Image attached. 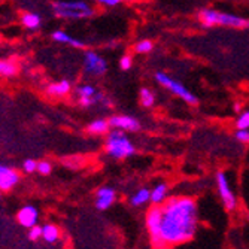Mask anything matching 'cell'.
<instances>
[{"label":"cell","mask_w":249,"mask_h":249,"mask_svg":"<svg viewBox=\"0 0 249 249\" xmlns=\"http://www.w3.org/2000/svg\"><path fill=\"white\" fill-rule=\"evenodd\" d=\"M53 39L57 40V42H61V43H69V45H72V47H75V48H84L85 47L84 42L73 39L72 36H69L66 32H63V30H55L53 33Z\"/></svg>","instance_id":"7c38bea8"},{"label":"cell","mask_w":249,"mask_h":249,"mask_svg":"<svg viewBox=\"0 0 249 249\" xmlns=\"http://www.w3.org/2000/svg\"><path fill=\"white\" fill-rule=\"evenodd\" d=\"M216 185H218V191H219V196L222 198V203L227 211H234L236 209V205H237V200L230 188V184H229V179L225 176V173L219 172L216 175Z\"/></svg>","instance_id":"8992f818"},{"label":"cell","mask_w":249,"mask_h":249,"mask_svg":"<svg viewBox=\"0 0 249 249\" xmlns=\"http://www.w3.org/2000/svg\"><path fill=\"white\" fill-rule=\"evenodd\" d=\"M99 3L102 6H118L121 2H120V0H100Z\"/></svg>","instance_id":"f1b7e54d"},{"label":"cell","mask_w":249,"mask_h":249,"mask_svg":"<svg viewBox=\"0 0 249 249\" xmlns=\"http://www.w3.org/2000/svg\"><path fill=\"white\" fill-rule=\"evenodd\" d=\"M43 234V227H39V225H36V227L30 229L29 231V239L30 240H37L39 237H42Z\"/></svg>","instance_id":"cb8c5ba5"},{"label":"cell","mask_w":249,"mask_h":249,"mask_svg":"<svg viewBox=\"0 0 249 249\" xmlns=\"http://www.w3.org/2000/svg\"><path fill=\"white\" fill-rule=\"evenodd\" d=\"M158 231L151 243L154 249H170L190 240L197 230V206L190 197H173L160 206Z\"/></svg>","instance_id":"6da1fadb"},{"label":"cell","mask_w":249,"mask_h":249,"mask_svg":"<svg viewBox=\"0 0 249 249\" xmlns=\"http://www.w3.org/2000/svg\"><path fill=\"white\" fill-rule=\"evenodd\" d=\"M152 42L151 40H141L138 42V45H136V51H138L139 54H146L152 50Z\"/></svg>","instance_id":"603a6c76"},{"label":"cell","mask_w":249,"mask_h":249,"mask_svg":"<svg viewBox=\"0 0 249 249\" xmlns=\"http://www.w3.org/2000/svg\"><path fill=\"white\" fill-rule=\"evenodd\" d=\"M107 128H109V123L105 120H96L88 125V131L96 133V134H103L107 131Z\"/></svg>","instance_id":"ac0fdd59"},{"label":"cell","mask_w":249,"mask_h":249,"mask_svg":"<svg viewBox=\"0 0 249 249\" xmlns=\"http://www.w3.org/2000/svg\"><path fill=\"white\" fill-rule=\"evenodd\" d=\"M54 12L66 19H84L94 15V9L85 2H55Z\"/></svg>","instance_id":"3957f363"},{"label":"cell","mask_w":249,"mask_h":249,"mask_svg":"<svg viewBox=\"0 0 249 249\" xmlns=\"http://www.w3.org/2000/svg\"><path fill=\"white\" fill-rule=\"evenodd\" d=\"M85 71L88 73H91V75L100 76V75L106 73L107 64H106L103 57H100L99 54L89 51V53L85 54Z\"/></svg>","instance_id":"52a82bcc"},{"label":"cell","mask_w":249,"mask_h":249,"mask_svg":"<svg viewBox=\"0 0 249 249\" xmlns=\"http://www.w3.org/2000/svg\"><path fill=\"white\" fill-rule=\"evenodd\" d=\"M236 139L240 142H249V130H237Z\"/></svg>","instance_id":"83f0119b"},{"label":"cell","mask_w":249,"mask_h":249,"mask_svg":"<svg viewBox=\"0 0 249 249\" xmlns=\"http://www.w3.org/2000/svg\"><path fill=\"white\" fill-rule=\"evenodd\" d=\"M155 79H157L158 82H160L163 87L169 88L173 94H176V96H179L182 100H185L187 103H191V105L197 103L196 96L190 91V89H187L182 84H179L178 81L172 79L169 75H166V73H163V72H157V73H155Z\"/></svg>","instance_id":"5b68a950"},{"label":"cell","mask_w":249,"mask_h":249,"mask_svg":"<svg viewBox=\"0 0 249 249\" xmlns=\"http://www.w3.org/2000/svg\"><path fill=\"white\" fill-rule=\"evenodd\" d=\"M76 91H78L79 99H94L97 96L96 88L91 85H81V87H78Z\"/></svg>","instance_id":"d6986e66"},{"label":"cell","mask_w":249,"mask_h":249,"mask_svg":"<svg viewBox=\"0 0 249 249\" xmlns=\"http://www.w3.org/2000/svg\"><path fill=\"white\" fill-rule=\"evenodd\" d=\"M109 125L110 127H114L117 130H127V131H136V130H139L141 124L139 121L133 118V117H128V115H114V117H110L109 118Z\"/></svg>","instance_id":"ba28073f"},{"label":"cell","mask_w":249,"mask_h":249,"mask_svg":"<svg viewBox=\"0 0 249 249\" xmlns=\"http://www.w3.org/2000/svg\"><path fill=\"white\" fill-rule=\"evenodd\" d=\"M106 152L114 158H125L134 154V146L121 130H114L107 136Z\"/></svg>","instance_id":"277c9868"},{"label":"cell","mask_w":249,"mask_h":249,"mask_svg":"<svg viewBox=\"0 0 249 249\" xmlns=\"http://www.w3.org/2000/svg\"><path fill=\"white\" fill-rule=\"evenodd\" d=\"M141 102L146 107H151L155 103V96H154V93L151 91V89H148V88L141 89Z\"/></svg>","instance_id":"ffe728a7"},{"label":"cell","mask_w":249,"mask_h":249,"mask_svg":"<svg viewBox=\"0 0 249 249\" xmlns=\"http://www.w3.org/2000/svg\"><path fill=\"white\" fill-rule=\"evenodd\" d=\"M42 237L47 240V242H50V243H53V242H55L58 237H60V230H58V227H55V225H53V224H47L43 227V234H42Z\"/></svg>","instance_id":"e0dca14e"},{"label":"cell","mask_w":249,"mask_h":249,"mask_svg":"<svg viewBox=\"0 0 249 249\" xmlns=\"http://www.w3.org/2000/svg\"><path fill=\"white\" fill-rule=\"evenodd\" d=\"M37 172L42 175H50L51 173V163L50 161H39L37 163Z\"/></svg>","instance_id":"d4e9b609"},{"label":"cell","mask_w":249,"mask_h":249,"mask_svg":"<svg viewBox=\"0 0 249 249\" xmlns=\"http://www.w3.org/2000/svg\"><path fill=\"white\" fill-rule=\"evenodd\" d=\"M200 21L205 26H227V27H236V29H243L249 27V19L233 15V14H224L218 12L215 9H203L198 14Z\"/></svg>","instance_id":"7a4b0ae2"},{"label":"cell","mask_w":249,"mask_h":249,"mask_svg":"<svg viewBox=\"0 0 249 249\" xmlns=\"http://www.w3.org/2000/svg\"><path fill=\"white\" fill-rule=\"evenodd\" d=\"M0 196H2V194H0Z\"/></svg>","instance_id":"4dcf8cb0"},{"label":"cell","mask_w":249,"mask_h":249,"mask_svg":"<svg viewBox=\"0 0 249 249\" xmlns=\"http://www.w3.org/2000/svg\"><path fill=\"white\" fill-rule=\"evenodd\" d=\"M18 173L6 166L0 164V191H9L18 184Z\"/></svg>","instance_id":"9c48e42d"},{"label":"cell","mask_w":249,"mask_h":249,"mask_svg":"<svg viewBox=\"0 0 249 249\" xmlns=\"http://www.w3.org/2000/svg\"><path fill=\"white\" fill-rule=\"evenodd\" d=\"M48 94L51 96H66L67 93L71 91V84L67 81H60L57 84H51L48 85Z\"/></svg>","instance_id":"4fadbf2b"},{"label":"cell","mask_w":249,"mask_h":249,"mask_svg":"<svg viewBox=\"0 0 249 249\" xmlns=\"http://www.w3.org/2000/svg\"><path fill=\"white\" fill-rule=\"evenodd\" d=\"M15 73H17V66L14 63L0 60V75H3V76H12Z\"/></svg>","instance_id":"44dd1931"},{"label":"cell","mask_w":249,"mask_h":249,"mask_svg":"<svg viewBox=\"0 0 249 249\" xmlns=\"http://www.w3.org/2000/svg\"><path fill=\"white\" fill-rule=\"evenodd\" d=\"M234 110H236V112H239V110H240V105H239V103H236V105H234Z\"/></svg>","instance_id":"f546056e"},{"label":"cell","mask_w":249,"mask_h":249,"mask_svg":"<svg viewBox=\"0 0 249 249\" xmlns=\"http://www.w3.org/2000/svg\"><path fill=\"white\" fill-rule=\"evenodd\" d=\"M22 167H24V170L27 173H32V172L37 170V163L35 160H26L24 164H22Z\"/></svg>","instance_id":"4316f807"},{"label":"cell","mask_w":249,"mask_h":249,"mask_svg":"<svg viewBox=\"0 0 249 249\" xmlns=\"http://www.w3.org/2000/svg\"><path fill=\"white\" fill-rule=\"evenodd\" d=\"M166 196H167V185L160 184L151 191V201L154 205H161V203L166 200Z\"/></svg>","instance_id":"5bb4252c"},{"label":"cell","mask_w":249,"mask_h":249,"mask_svg":"<svg viewBox=\"0 0 249 249\" xmlns=\"http://www.w3.org/2000/svg\"><path fill=\"white\" fill-rule=\"evenodd\" d=\"M115 200V191L109 187H102L97 191V200H96V208L100 211H106L110 208V205Z\"/></svg>","instance_id":"8fae6325"},{"label":"cell","mask_w":249,"mask_h":249,"mask_svg":"<svg viewBox=\"0 0 249 249\" xmlns=\"http://www.w3.org/2000/svg\"><path fill=\"white\" fill-rule=\"evenodd\" d=\"M18 222L22 227L33 229L37 222V209L35 206H24L18 212Z\"/></svg>","instance_id":"30bf717a"},{"label":"cell","mask_w":249,"mask_h":249,"mask_svg":"<svg viewBox=\"0 0 249 249\" xmlns=\"http://www.w3.org/2000/svg\"><path fill=\"white\" fill-rule=\"evenodd\" d=\"M236 127L239 130H249V110H245L236 121Z\"/></svg>","instance_id":"7402d4cb"},{"label":"cell","mask_w":249,"mask_h":249,"mask_svg":"<svg viewBox=\"0 0 249 249\" xmlns=\"http://www.w3.org/2000/svg\"><path fill=\"white\" fill-rule=\"evenodd\" d=\"M131 64H133V61H131L130 55H123V57H121V60H120V67H121L123 71L131 69Z\"/></svg>","instance_id":"484cf974"},{"label":"cell","mask_w":249,"mask_h":249,"mask_svg":"<svg viewBox=\"0 0 249 249\" xmlns=\"http://www.w3.org/2000/svg\"><path fill=\"white\" fill-rule=\"evenodd\" d=\"M148 200H151V191L148 188H142V190H139L138 193L133 196L131 205L133 206H142V205H145Z\"/></svg>","instance_id":"2e32d148"},{"label":"cell","mask_w":249,"mask_h":249,"mask_svg":"<svg viewBox=\"0 0 249 249\" xmlns=\"http://www.w3.org/2000/svg\"><path fill=\"white\" fill-rule=\"evenodd\" d=\"M21 21H22V24H24L27 29H32V30H35V29H37V27L40 26L42 18H40V15H39V14H35V12H27V14L22 15Z\"/></svg>","instance_id":"9a60e30c"}]
</instances>
